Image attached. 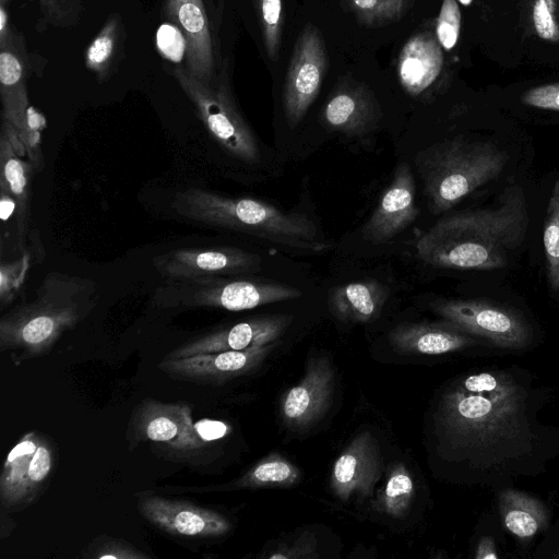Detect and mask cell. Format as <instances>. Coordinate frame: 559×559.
<instances>
[{"mask_svg": "<svg viewBox=\"0 0 559 559\" xmlns=\"http://www.w3.org/2000/svg\"><path fill=\"white\" fill-rule=\"evenodd\" d=\"M528 223L524 191L514 183L506 187L490 207L460 211L439 219L417 241V254L440 269H502L523 243Z\"/></svg>", "mask_w": 559, "mask_h": 559, "instance_id": "obj_1", "label": "cell"}, {"mask_svg": "<svg viewBox=\"0 0 559 559\" xmlns=\"http://www.w3.org/2000/svg\"><path fill=\"white\" fill-rule=\"evenodd\" d=\"M524 394L508 374L472 373L450 388L440 407L441 425L454 442L491 449L523 429Z\"/></svg>", "mask_w": 559, "mask_h": 559, "instance_id": "obj_2", "label": "cell"}, {"mask_svg": "<svg viewBox=\"0 0 559 559\" xmlns=\"http://www.w3.org/2000/svg\"><path fill=\"white\" fill-rule=\"evenodd\" d=\"M97 300L98 284L92 278L58 271L47 273L34 299L1 317L0 349L17 357L45 353L87 317Z\"/></svg>", "mask_w": 559, "mask_h": 559, "instance_id": "obj_3", "label": "cell"}, {"mask_svg": "<svg viewBox=\"0 0 559 559\" xmlns=\"http://www.w3.org/2000/svg\"><path fill=\"white\" fill-rule=\"evenodd\" d=\"M171 206L191 221L245 233L290 249L312 253L330 249L308 216L282 211L260 200L189 188L175 194Z\"/></svg>", "mask_w": 559, "mask_h": 559, "instance_id": "obj_4", "label": "cell"}, {"mask_svg": "<svg viewBox=\"0 0 559 559\" xmlns=\"http://www.w3.org/2000/svg\"><path fill=\"white\" fill-rule=\"evenodd\" d=\"M506 150L491 140L455 138L428 146L415 156L429 211L443 214L508 164Z\"/></svg>", "mask_w": 559, "mask_h": 559, "instance_id": "obj_5", "label": "cell"}, {"mask_svg": "<svg viewBox=\"0 0 559 559\" xmlns=\"http://www.w3.org/2000/svg\"><path fill=\"white\" fill-rule=\"evenodd\" d=\"M302 293L285 283L240 276L166 278L154 301L160 307H211L229 311L298 298Z\"/></svg>", "mask_w": 559, "mask_h": 559, "instance_id": "obj_6", "label": "cell"}, {"mask_svg": "<svg viewBox=\"0 0 559 559\" xmlns=\"http://www.w3.org/2000/svg\"><path fill=\"white\" fill-rule=\"evenodd\" d=\"M171 74L215 141L231 156L258 163V141L240 115L223 72L212 85L197 80L185 67L173 68Z\"/></svg>", "mask_w": 559, "mask_h": 559, "instance_id": "obj_7", "label": "cell"}, {"mask_svg": "<svg viewBox=\"0 0 559 559\" xmlns=\"http://www.w3.org/2000/svg\"><path fill=\"white\" fill-rule=\"evenodd\" d=\"M432 310L461 331L507 349L531 342V328L518 311L484 299H439Z\"/></svg>", "mask_w": 559, "mask_h": 559, "instance_id": "obj_8", "label": "cell"}, {"mask_svg": "<svg viewBox=\"0 0 559 559\" xmlns=\"http://www.w3.org/2000/svg\"><path fill=\"white\" fill-rule=\"evenodd\" d=\"M326 70V55L321 34L312 24L300 33L287 69L283 108L294 129L317 98Z\"/></svg>", "mask_w": 559, "mask_h": 559, "instance_id": "obj_9", "label": "cell"}, {"mask_svg": "<svg viewBox=\"0 0 559 559\" xmlns=\"http://www.w3.org/2000/svg\"><path fill=\"white\" fill-rule=\"evenodd\" d=\"M0 96L3 120L16 131L21 141L29 136L27 75L29 61L24 38L12 29L5 7L0 5Z\"/></svg>", "mask_w": 559, "mask_h": 559, "instance_id": "obj_10", "label": "cell"}, {"mask_svg": "<svg viewBox=\"0 0 559 559\" xmlns=\"http://www.w3.org/2000/svg\"><path fill=\"white\" fill-rule=\"evenodd\" d=\"M156 271L166 278L241 276L261 270L260 255L235 247L180 248L154 257Z\"/></svg>", "mask_w": 559, "mask_h": 559, "instance_id": "obj_11", "label": "cell"}, {"mask_svg": "<svg viewBox=\"0 0 559 559\" xmlns=\"http://www.w3.org/2000/svg\"><path fill=\"white\" fill-rule=\"evenodd\" d=\"M52 462V449L44 437L35 431L24 435L3 464L0 476L2 503L12 508L33 501L47 479Z\"/></svg>", "mask_w": 559, "mask_h": 559, "instance_id": "obj_12", "label": "cell"}, {"mask_svg": "<svg viewBox=\"0 0 559 559\" xmlns=\"http://www.w3.org/2000/svg\"><path fill=\"white\" fill-rule=\"evenodd\" d=\"M163 12L182 34L186 69L205 85L216 79V55L203 0H164Z\"/></svg>", "mask_w": 559, "mask_h": 559, "instance_id": "obj_13", "label": "cell"}, {"mask_svg": "<svg viewBox=\"0 0 559 559\" xmlns=\"http://www.w3.org/2000/svg\"><path fill=\"white\" fill-rule=\"evenodd\" d=\"M416 185L411 166L400 163L378 206L362 228L365 240L381 245L409 227L419 216L415 202Z\"/></svg>", "mask_w": 559, "mask_h": 559, "instance_id": "obj_14", "label": "cell"}, {"mask_svg": "<svg viewBox=\"0 0 559 559\" xmlns=\"http://www.w3.org/2000/svg\"><path fill=\"white\" fill-rule=\"evenodd\" d=\"M139 510L151 523L174 535L215 537L230 530L229 521L218 512L159 496L141 499Z\"/></svg>", "mask_w": 559, "mask_h": 559, "instance_id": "obj_15", "label": "cell"}, {"mask_svg": "<svg viewBox=\"0 0 559 559\" xmlns=\"http://www.w3.org/2000/svg\"><path fill=\"white\" fill-rule=\"evenodd\" d=\"M290 316L273 314L253 318L195 338L165 358H183L197 354L243 350L275 342L287 329Z\"/></svg>", "mask_w": 559, "mask_h": 559, "instance_id": "obj_16", "label": "cell"}, {"mask_svg": "<svg viewBox=\"0 0 559 559\" xmlns=\"http://www.w3.org/2000/svg\"><path fill=\"white\" fill-rule=\"evenodd\" d=\"M334 389V373L328 358L308 360L302 380L287 391L282 402L284 423L292 429L311 426L326 412Z\"/></svg>", "mask_w": 559, "mask_h": 559, "instance_id": "obj_17", "label": "cell"}, {"mask_svg": "<svg viewBox=\"0 0 559 559\" xmlns=\"http://www.w3.org/2000/svg\"><path fill=\"white\" fill-rule=\"evenodd\" d=\"M275 343L243 350L197 354L183 358H165L159 367L167 373L194 381H223L241 376L259 366Z\"/></svg>", "mask_w": 559, "mask_h": 559, "instance_id": "obj_18", "label": "cell"}, {"mask_svg": "<svg viewBox=\"0 0 559 559\" xmlns=\"http://www.w3.org/2000/svg\"><path fill=\"white\" fill-rule=\"evenodd\" d=\"M381 463L374 438L369 431L359 433L334 462L331 487L342 501L353 496L369 498L380 478Z\"/></svg>", "mask_w": 559, "mask_h": 559, "instance_id": "obj_19", "label": "cell"}, {"mask_svg": "<svg viewBox=\"0 0 559 559\" xmlns=\"http://www.w3.org/2000/svg\"><path fill=\"white\" fill-rule=\"evenodd\" d=\"M135 426L143 439L176 450H195L204 445L195 435L191 408L185 403L144 402Z\"/></svg>", "mask_w": 559, "mask_h": 559, "instance_id": "obj_20", "label": "cell"}, {"mask_svg": "<svg viewBox=\"0 0 559 559\" xmlns=\"http://www.w3.org/2000/svg\"><path fill=\"white\" fill-rule=\"evenodd\" d=\"M323 121L331 130L348 136H361L372 131L380 119L376 100L360 87H342L326 102Z\"/></svg>", "mask_w": 559, "mask_h": 559, "instance_id": "obj_21", "label": "cell"}, {"mask_svg": "<svg viewBox=\"0 0 559 559\" xmlns=\"http://www.w3.org/2000/svg\"><path fill=\"white\" fill-rule=\"evenodd\" d=\"M443 67L441 45L430 33L413 36L401 50L397 74L401 85L418 96L439 78Z\"/></svg>", "mask_w": 559, "mask_h": 559, "instance_id": "obj_22", "label": "cell"}, {"mask_svg": "<svg viewBox=\"0 0 559 559\" xmlns=\"http://www.w3.org/2000/svg\"><path fill=\"white\" fill-rule=\"evenodd\" d=\"M390 343L402 353L441 355L471 346L475 340L448 322L404 323L391 331Z\"/></svg>", "mask_w": 559, "mask_h": 559, "instance_id": "obj_23", "label": "cell"}, {"mask_svg": "<svg viewBox=\"0 0 559 559\" xmlns=\"http://www.w3.org/2000/svg\"><path fill=\"white\" fill-rule=\"evenodd\" d=\"M389 297L386 286L376 280L350 282L335 287L329 299L333 316L342 321L367 323L382 312Z\"/></svg>", "mask_w": 559, "mask_h": 559, "instance_id": "obj_24", "label": "cell"}, {"mask_svg": "<svg viewBox=\"0 0 559 559\" xmlns=\"http://www.w3.org/2000/svg\"><path fill=\"white\" fill-rule=\"evenodd\" d=\"M15 129L5 120L0 140V188L16 202L19 231L23 234L28 219L31 165L16 153Z\"/></svg>", "mask_w": 559, "mask_h": 559, "instance_id": "obj_25", "label": "cell"}, {"mask_svg": "<svg viewBox=\"0 0 559 559\" xmlns=\"http://www.w3.org/2000/svg\"><path fill=\"white\" fill-rule=\"evenodd\" d=\"M126 27L120 14L108 16L85 51V67L98 82L107 81L123 56Z\"/></svg>", "mask_w": 559, "mask_h": 559, "instance_id": "obj_26", "label": "cell"}, {"mask_svg": "<svg viewBox=\"0 0 559 559\" xmlns=\"http://www.w3.org/2000/svg\"><path fill=\"white\" fill-rule=\"evenodd\" d=\"M499 506L506 527L520 538L532 537L547 525L544 504L522 491H503Z\"/></svg>", "mask_w": 559, "mask_h": 559, "instance_id": "obj_27", "label": "cell"}, {"mask_svg": "<svg viewBox=\"0 0 559 559\" xmlns=\"http://www.w3.org/2000/svg\"><path fill=\"white\" fill-rule=\"evenodd\" d=\"M414 497V481L411 473L402 463H394L386 480L376 499V509L391 518L402 519L411 509Z\"/></svg>", "mask_w": 559, "mask_h": 559, "instance_id": "obj_28", "label": "cell"}, {"mask_svg": "<svg viewBox=\"0 0 559 559\" xmlns=\"http://www.w3.org/2000/svg\"><path fill=\"white\" fill-rule=\"evenodd\" d=\"M299 468L278 454H271L236 481L238 488L287 487L299 481Z\"/></svg>", "mask_w": 559, "mask_h": 559, "instance_id": "obj_29", "label": "cell"}, {"mask_svg": "<svg viewBox=\"0 0 559 559\" xmlns=\"http://www.w3.org/2000/svg\"><path fill=\"white\" fill-rule=\"evenodd\" d=\"M546 277L552 294L559 296V179L549 197L543 229Z\"/></svg>", "mask_w": 559, "mask_h": 559, "instance_id": "obj_30", "label": "cell"}, {"mask_svg": "<svg viewBox=\"0 0 559 559\" xmlns=\"http://www.w3.org/2000/svg\"><path fill=\"white\" fill-rule=\"evenodd\" d=\"M262 31V37L267 57L276 61L283 29L282 0H252Z\"/></svg>", "mask_w": 559, "mask_h": 559, "instance_id": "obj_31", "label": "cell"}, {"mask_svg": "<svg viewBox=\"0 0 559 559\" xmlns=\"http://www.w3.org/2000/svg\"><path fill=\"white\" fill-rule=\"evenodd\" d=\"M85 0H38L39 21L37 29L52 27H73L82 15Z\"/></svg>", "mask_w": 559, "mask_h": 559, "instance_id": "obj_32", "label": "cell"}, {"mask_svg": "<svg viewBox=\"0 0 559 559\" xmlns=\"http://www.w3.org/2000/svg\"><path fill=\"white\" fill-rule=\"evenodd\" d=\"M461 20L457 0H443L436 23V37L444 50L455 47L460 37Z\"/></svg>", "mask_w": 559, "mask_h": 559, "instance_id": "obj_33", "label": "cell"}, {"mask_svg": "<svg viewBox=\"0 0 559 559\" xmlns=\"http://www.w3.org/2000/svg\"><path fill=\"white\" fill-rule=\"evenodd\" d=\"M532 23L537 36L549 43L559 41V23L556 16V0H534Z\"/></svg>", "mask_w": 559, "mask_h": 559, "instance_id": "obj_34", "label": "cell"}, {"mask_svg": "<svg viewBox=\"0 0 559 559\" xmlns=\"http://www.w3.org/2000/svg\"><path fill=\"white\" fill-rule=\"evenodd\" d=\"M28 269V257L24 254L22 259L1 263L0 265V300L2 305L10 302L17 289L22 285Z\"/></svg>", "mask_w": 559, "mask_h": 559, "instance_id": "obj_35", "label": "cell"}, {"mask_svg": "<svg viewBox=\"0 0 559 559\" xmlns=\"http://www.w3.org/2000/svg\"><path fill=\"white\" fill-rule=\"evenodd\" d=\"M521 100L530 107L559 111V82L532 87L522 95Z\"/></svg>", "mask_w": 559, "mask_h": 559, "instance_id": "obj_36", "label": "cell"}, {"mask_svg": "<svg viewBox=\"0 0 559 559\" xmlns=\"http://www.w3.org/2000/svg\"><path fill=\"white\" fill-rule=\"evenodd\" d=\"M316 554V539L312 534L305 533L297 537L293 543L284 545L269 556V558H313Z\"/></svg>", "mask_w": 559, "mask_h": 559, "instance_id": "obj_37", "label": "cell"}, {"mask_svg": "<svg viewBox=\"0 0 559 559\" xmlns=\"http://www.w3.org/2000/svg\"><path fill=\"white\" fill-rule=\"evenodd\" d=\"M354 7L367 15L374 12L383 17L395 15L402 5L403 0H350Z\"/></svg>", "mask_w": 559, "mask_h": 559, "instance_id": "obj_38", "label": "cell"}, {"mask_svg": "<svg viewBox=\"0 0 559 559\" xmlns=\"http://www.w3.org/2000/svg\"><path fill=\"white\" fill-rule=\"evenodd\" d=\"M194 431L198 439L204 444L222 439L230 431V427L221 420L201 419L194 423Z\"/></svg>", "mask_w": 559, "mask_h": 559, "instance_id": "obj_39", "label": "cell"}, {"mask_svg": "<svg viewBox=\"0 0 559 559\" xmlns=\"http://www.w3.org/2000/svg\"><path fill=\"white\" fill-rule=\"evenodd\" d=\"M95 557L100 559L114 558V559H133V558H146V555L139 552L136 549L131 548L129 545L121 543L109 542L104 544Z\"/></svg>", "mask_w": 559, "mask_h": 559, "instance_id": "obj_40", "label": "cell"}, {"mask_svg": "<svg viewBox=\"0 0 559 559\" xmlns=\"http://www.w3.org/2000/svg\"><path fill=\"white\" fill-rule=\"evenodd\" d=\"M496 546L490 537H484L479 540L475 558L477 559H495L497 558Z\"/></svg>", "mask_w": 559, "mask_h": 559, "instance_id": "obj_41", "label": "cell"}, {"mask_svg": "<svg viewBox=\"0 0 559 559\" xmlns=\"http://www.w3.org/2000/svg\"><path fill=\"white\" fill-rule=\"evenodd\" d=\"M1 201H0V215L3 222H5L14 210H16L15 200L4 190L1 189Z\"/></svg>", "mask_w": 559, "mask_h": 559, "instance_id": "obj_42", "label": "cell"}, {"mask_svg": "<svg viewBox=\"0 0 559 559\" xmlns=\"http://www.w3.org/2000/svg\"><path fill=\"white\" fill-rule=\"evenodd\" d=\"M462 5L468 7L473 3L474 0H457Z\"/></svg>", "mask_w": 559, "mask_h": 559, "instance_id": "obj_43", "label": "cell"}, {"mask_svg": "<svg viewBox=\"0 0 559 559\" xmlns=\"http://www.w3.org/2000/svg\"><path fill=\"white\" fill-rule=\"evenodd\" d=\"M11 0H0V5L5 7Z\"/></svg>", "mask_w": 559, "mask_h": 559, "instance_id": "obj_44", "label": "cell"}, {"mask_svg": "<svg viewBox=\"0 0 559 559\" xmlns=\"http://www.w3.org/2000/svg\"><path fill=\"white\" fill-rule=\"evenodd\" d=\"M207 1L211 2V3L213 2V0H207Z\"/></svg>", "mask_w": 559, "mask_h": 559, "instance_id": "obj_45", "label": "cell"}]
</instances>
